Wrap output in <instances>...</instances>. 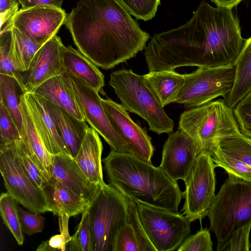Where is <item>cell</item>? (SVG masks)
I'll list each match as a JSON object with an SVG mask.
<instances>
[{
	"label": "cell",
	"instance_id": "obj_14",
	"mask_svg": "<svg viewBox=\"0 0 251 251\" xmlns=\"http://www.w3.org/2000/svg\"><path fill=\"white\" fill-rule=\"evenodd\" d=\"M197 155L193 140L178 129L171 133L164 143L159 167L173 180L185 182Z\"/></svg>",
	"mask_w": 251,
	"mask_h": 251
},
{
	"label": "cell",
	"instance_id": "obj_32",
	"mask_svg": "<svg viewBox=\"0 0 251 251\" xmlns=\"http://www.w3.org/2000/svg\"><path fill=\"white\" fill-rule=\"evenodd\" d=\"M19 161L24 172L37 187L42 189L50 178L45 174L29 154L23 139L16 144Z\"/></svg>",
	"mask_w": 251,
	"mask_h": 251
},
{
	"label": "cell",
	"instance_id": "obj_16",
	"mask_svg": "<svg viewBox=\"0 0 251 251\" xmlns=\"http://www.w3.org/2000/svg\"><path fill=\"white\" fill-rule=\"evenodd\" d=\"M61 38L56 35L46 42L34 56L26 72L25 83L28 92H32L48 79L63 71L60 48Z\"/></svg>",
	"mask_w": 251,
	"mask_h": 251
},
{
	"label": "cell",
	"instance_id": "obj_28",
	"mask_svg": "<svg viewBox=\"0 0 251 251\" xmlns=\"http://www.w3.org/2000/svg\"><path fill=\"white\" fill-rule=\"evenodd\" d=\"M12 20V19H11ZM11 20L7 22L0 31V74L15 78L26 91L24 77L16 68L13 53V37Z\"/></svg>",
	"mask_w": 251,
	"mask_h": 251
},
{
	"label": "cell",
	"instance_id": "obj_5",
	"mask_svg": "<svg viewBox=\"0 0 251 251\" xmlns=\"http://www.w3.org/2000/svg\"><path fill=\"white\" fill-rule=\"evenodd\" d=\"M109 85L127 111L140 116L158 134L173 132L174 123L167 114L144 75L122 69L110 74Z\"/></svg>",
	"mask_w": 251,
	"mask_h": 251
},
{
	"label": "cell",
	"instance_id": "obj_43",
	"mask_svg": "<svg viewBox=\"0 0 251 251\" xmlns=\"http://www.w3.org/2000/svg\"><path fill=\"white\" fill-rule=\"evenodd\" d=\"M251 226L238 229L230 238L223 251H249L250 244L249 234Z\"/></svg>",
	"mask_w": 251,
	"mask_h": 251
},
{
	"label": "cell",
	"instance_id": "obj_3",
	"mask_svg": "<svg viewBox=\"0 0 251 251\" xmlns=\"http://www.w3.org/2000/svg\"><path fill=\"white\" fill-rule=\"evenodd\" d=\"M102 161L109 184L129 200L178 213L182 192L159 166L132 153L112 150Z\"/></svg>",
	"mask_w": 251,
	"mask_h": 251
},
{
	"label": "cell",
	"instance_id": "obj_33",
	"mask_svg": "<svg viewBox=\"0 0 251 251\" xmlns=\"http://www.w3.org/2000/svg\"><path fill=\"white\" fill-rule=\"evenodd\" d=\"M216 167H221L228 175L251 182V166L216 151L210 152Z\"/></svg>",
	"mask_w": 251,
	"mask_h": 251
},
{
	"label": "cell",
	"instance_id": "obj_8",
	"mask_svg": "<svg viewBox=\"0 0 251 251\" xmlns=\"http://www.w3.org/2000/svg\"><path fill=\"white\" fill-rule=\"evenodd\" d=\"M61 75L75 95L85 121L103 137L111 150L133 154L107 116L99 92L84 80L67 71L63 70Z\"/></svg>",
	"mask_w": 251,
	"mask_h": 251
},
{
	"label": "cell",
	"instance_id": "obj_18",
	"mask_svg": "<svg viewBox=\"0 0 251 251\" xmlns=\"http://www.w3.org/2000/svg\"><path fill=\"white\" fill-rule=\"evenodd\" d=\"M51 155V176L90 203L99 185L87 178L72 156L63 153Z\"/></svg>",
	"mask_w": 251,
	"mask_h": 251
},
{
	"label": "cell",
	"instance_id": "obj_1",
	"mask_svg": "<svg viewBox=\"0 0 251 251\" xmlns=\"http://www.w3.org/2000/svg\"><path fill=\"white\" fill-rule=\"evenodd\" d=\"M246 40L232 9L214 7L202 0L188 22L158 34L157 47L169 70L215 67L233 64Z\"/></svg>",
	"mask_w": 251,
	"mask_h": 251
},
{
	"label": "cell",
	"instance_id": "obj_9",
	"mask_svg": "<svg viewBox=\"0 0 251 251\" xmlns=\"http://www.w3.org/2000/svg\"><path fill=\"white\" fill-rule=\"evenodd\" d=\"M234 75L233 64L199 68L184 75V82L175 102L192 108L205 104L220 97L224 99L232 89Z\"/></svg>",
	"mask_w": 251,
	"mask_h": 251
},
{
	"label": "cell",
	"instance_id": "obj_29",
	"mask_svg": "<svg viewBox=\"0 0 251 251\" xmlns=\"http://www.w3.org/2000/svg\"><path fill=\"white\" fill-rule=\"evenodd\" d=\"M12 32L15 67L21 73L26 72L35 54L44 44L35 42L13 26Z\"/></svg>",
	"mask_w": 251,
	"mask_h": 251
},
{
	"label": "cell",
	"instance_id": "obj_22",
	"mask_svg": "<svg viewBox=\"0 0 251 251\" xmlns=\"http://www.w3.org/2000/svg\"><path fill=\"white\" fill-rule=\"evenodd\" d=\"M45 100L59 135L71 156L75 157L89 127L86 121L78 120L58 106Z\"/></svg>",
	"mask_w": 251,
	"mask_h": 251
},
{
	"label": "cell",
	"instance_id": "obj_6",
	"mask_svg": "<svg viewBox=\"0 0 251 251\" xmlns=\"http://www.w3.org/2000/svg\"><path fill=\"white\" fill-rule=\"evenodd\" d=\"M178 129L193 141L198 154L211 151L221 139L241 134L233 109L224 99L192 107L180 116Z\"/></svg>",
	"mask_w": 251,
	"mask_h": 251
},
{
	"label": "cell",
	"instance_id": "obj_40",
	"mask_svg": "<svg viewBox=\"0 0 251 251\" xmlns=\"http://www.w3.org/2000/svg\"><path fill=\"white\" fill-rule=\"evenodd\" d=\"M132 226L137 239L139 251H156L150 242L140 222L137 209V203L129 200V220Z\"/></svg>",
	"mask_w": 251,
	"mask_h": 251
},
{
	"label": "cell",
	"instance_id": "obj_10",
	"mask_svg": "<svg viewBox=\"0 0 251 251\" xmlns=\"http://www.w3.org/2000/svg\"><path fill=\"white\" fill-rule=\"evenodd\" d=\"M136 203L140 222L156 251L176 250L190 232V220L179 213Z\"/></svg>",
	"mask_w": 251,
	"mask_h": 251
},
{
	"label": "cell",
	"instance_id": "obj_7",
	"mask_svg": "<svg viewBox=\"0 0 251 251\" xmlns=\"http://www.w3.org/2000/svg\"><path fill=\"white\" fill-rule=\"evenodd\" d=\"M129 200L111 185H99L88 206L92 251H114L119 230L129 220Z\"/></svg>",
	"mask_w": 251,
	"mask_h": 251
},
{
	"label": "cell",
	"instance_id": "obj_27",
	"mask_svg": "<svg viewBox=\"0 0 251 251\" xmlns=\"http://www.w3.org/2000/svg\"><path fill=\"white\" fill-rule=\"evenodd\" d=\"M27 92L14 78L0 74V102L8 110L24 136L23 119L20 111L21 96Z\"/></svg>",
	"mask_w": 251,
	"mask_h": 251
},
{
	"label": "cell",
	"instance_id": "obj_15",
	"mask_svg": "<svg viewBox=\"0 0 251 251\" xmlns=\"http://www.w3.org/2000/svg\"><path fill=\"white\" fill-rule=\"evenodd\" d=\"M101 101L112 124L131 148L133 154L151 163L154 148L147 132L131 119L122 104L108 98L102 99Z\"/></svg>",
	"mask_w": 251,
	"mask_h": 251
},
{
	"label": "cell",
	"instance_id": "obj_39",
	"mask_svg": "<svg viewBox=\"0 0 251 251\" xmlns=\"http://www.w3.org/2000/svg\"><path fill=\"white\" fill-rule=\"evenodd\" d=\"M177 251H212L213 244L209 229L201 228L196 234L187 237Z\"/></svg>",
	"mask_w": 251,
	"mask_h": 251
},
{
	"label": "cell",
	"instance_id": "obj_35",
	"mask_svg": "<svg viewBox=\"0 0 251 251\" xmlns=\"http://www.w3.org/2000/svg\"><path fill=\"white\" fill-rule=\"evenodd\" d=\"M70 251H92V234L89 224L88 207L82 213L80 222L70 242Z\"/></svg>",
	"mask_w": 251,
	"mask_h": 251
},
{
	"label": "cell",
	"instance_id": "obj_4",
	"mask_svg": "<svg viewBox=\"0 0 251 251\" xmlns=\"http://www.w3.org/2000/svg\"><path fill=\"white\" fill-rule=\"evenodd\" d=\"M207 216L210 229L223 251L240 228L251 226V182L228 175L214 199Z\"/></svg>",
	"mask_w": 251,
	"mask_h": 251
},
{
	"label": "cell",
	"instance_id": "obj_11",
	"mask_svg": "<svg viewBox=\"0 0 251 251\" xmlns=\"http://www.w3.org/2000/svg\"><path fill=\"white\" fill-rule=\"evenodd\" d=\"M216 166L210 152H200L190 174L185 182L182 192L185 201L182 211L190 221L201 220L207 216L215 197Z\"/></svg>",
	"mask_w": 251,
	"mask_h": 251
},
{
	"label": "cell",
	"instance_id": "obj_38",
	"mask_svg": "<svg viewBox=\"0 0 251 251\" xmlns=\"http://www.w3.org/2000/svg\"><path fill=\"white\" fill-rule=\"evenodd\" d=\"M233 111L241 132L251 138V91L237 103Z\"/></svg>",
	"mask_w": 251,
	"mask_h": 251
},
{
	"label": "cell",
	"instance_id": "obj_31",
	"mask_svg": "<svg viewBox=\"0 0 251 251\" xmlns=\"http://www.w3.org/2000/svg\"><path fill=\"white\" fill-rule=\"evenodd\" d=\"M18 201L8 192L0 196V212L2 220L17 243L22 245L24 237L18 213Z\"/></svg>",
	"mask_w": 251,
	"mask_h": 251
},
{
	"label": "cell",
	"instance_id": "obj_2",
	"mask_svg": "<svg viewBox=\"0 0 251 251\" xmlns=\"http://www.w3.org/2000/svg\"><path fill=\"white\" fill-rule=\"evenodd\" d=\"M64 25L77 50L106 70L135 57L150 37L118 0H79Z\"/></svg>",
	"mask_w": 251,
	"mask_h": 251
},
{
	"label": "cell",
	"instance_id": "obj_46",
	"mask_svg": "<svg viewBox=\"0 0 251 251\" xmlns=\"http://www.w3.org/2000/svg\"><path fill=\"white\" fill-rule=\"evenodd\" d=\"M218 7L232 9L243 0H211Z\"/></svg>",
	"mask_w": 251,
	"mask_h": 251
},
{
	"label": "cell",
	"instance_id": "obj_41",
	"mask_svg": "<svg viewBox=\"0 0 251 251\" xmlns=\"http://www.w3.org/2000/svg\"><path fill=\"white\" fill-rule=\"evenodd\" d=\"M18 208L19 220L24 233L28 235H32L42 232L45 220L42 215L30 211H25L19 206Z\"/></svg>",
	"mask_w": 251,
	"mask_h": 251
},
{
	"label": "cell",
	"instance_id": "obj_23",
	"mask_svg": "<svg viewBox=\"0 0 251 251\" xmlns=\"http://www.w3.org/2000/svg\"><path fill=\"white\" fill-rule=\"evenodd\" d=\"M24 95V94H23ZM21 97L20 111L23 119L24 136L30 156L47 176H52L51 155L46 149L31 117L24 95Z\"/></svg>",
	"mask_w": 251,
	"mask_h": 251
},
{
	"label": "cell",
	"instance_id": "obj_19",
	"mask_svg": "<svg viewBox=\"0 0 251 251\" xmlns=\"http://www.w3.org/2000/svg\"><path fill=\"white\" fill-rule=\"evenodd\" d=\"M48 204V211L69 217L82 213L90 202L77 195L53 176L42 189Z\"/></svg>",
	"mask_w": 251,
	"mask_h": 251
},
{
	"label": "cell",
	"instance_id": "obj_12",
	"mask_svg": "<svg viewBox=\"0 0 251 251\" xmlns=\"http://www.w3.org/2000/svg\"><path fill=\"white\" fill-rule=\"evenodd\" d=\"M16 143L0 147V172L7 192L32 212H48L42 190L33 183L21 165Z\"/></svg>",
	"mask_w": 251,
	"mask_h": 251
},
{
	"label": "cell",
	"instance_id": "obj_44",
	"mask_svg": "<svg viewBox=\"0 0 251 251\" xmlns=\"http://www.w3.org/2000/svg\"><path fill=\"white\" fill-rule=\"evenodd\" d=\"M18 0H0V27L11 20L18 11Z\"/></svg>",
	"mask_w": 251,
	"mask_h": 251
},
{
	"label": "cell",
	"instance_id": "obj_21",
	"mask_svg": "<svg viewBox=\"0 0 251 251\" xmlns=\"http://www.w3.org/2000/svg\"><path fill=\"white\" fill-rule=\"evenodd\" d=\"M60 52L63 70L82 79L102 95H105L103 89L104 75L97 66L71 46L62 43Z\"/></svg>",
	"mask_w": 251,
	"mask_h": 251
},
{
	"label": "cell",
	"instance_id": "obj_25",
	"mask_svg": "<svg viewBox=\"0 0 251 251\" xmlns=\"http://www.w3.org/2000/svg\"><path fill=\"white\" fill-rule=\"evenodd\" d=\"M233 65L235 68L233 84L230 92L224 99L226 104L232 109L251 91V36L246 40Z\"/></svg>",
	"mask_w": 251,
	"mask_h": 251
},
{
	"label": "cell",
	"instance_id": "obj_26",
	"mask_svg": "<svg viewBox=\"0 0 251 251\" xmlns=\"http://www.w3.org/2000/svg\"><path fill=\"white\" fill-rule=\"evenodd\" d=\"M144 77L163 107L176 102L185 80L175 70L149 72Z\"/></svg>",
	"mask_w": 251,
	"mask_h": 251
},
{
	"label": "cell",
	"instance_id": "obj_24",
	"mask_svg": "<svg viewBox=\"0 0 251 251\" xmlns=\"http://www.w3.org/2000/svg\"><path fill=\"white\" fill-rule=\"evenodd\" d=\"M32 93L56 104L78 120L85 121L75 95L61 74L44 82Z\"/></svg>",
	"mask_w": 251,
	"mask_h": 251
},
{
	"label": "cell",
	"instance_id": "obj_20",
	"mask_svg": "<svg viewBox=\"0 0 251 251\" xmlns=\"http://www.w3.org/2000/svg\"><path fill=\"white\" fill-rule=\"evenodd\" d=\"M102 150L98 133L89 127L79 151L74 157L87 178L99 185L104 182L101 159Z\"/></svg>",
	"mask_w": 251,
	"mask_h": 251
},
{
	"label": "cell",
	"instance_id": "obj_42",
	"mask_svg": "<svg viewBox=\"0 0 251 251\" xmlns=\"http://www.w3.org/2000/svg\"><path fill=\"white\" fill-rule=\"evenodd\" d=\"M114 251H139L134 228L129 222L118 231Z\"/></svg>",
	"mask_w": 251,
	"mask_h": 251
},
{
	"label": "cell",
	"instance_id": "obj_34",
	"mask_svg": "<svg viewBox=\"0 0 251 251\" xmlns=\"http://www.w3.org/2000/svg\"><path fill=\"white\" fill-rule=\"evenodd\" d=\"M0 147L10 145L22 140L20 131L4 105L0 102Z\"/></svg>",
	"mask_w": 251,
	"mask_h": 251
},
{
	"label": "cell",
	"instance_id": "obj_30",
	"mask_svg": "<svg viewBox=\"0 0 251 251\" xmlns=\"http://www.w3.org/2000/svg\"><path fill=\"white\" fill-rule=\"evenodd\" d=\"M219 151L251 166V138L242 133L218 140L210 151Z\"/></svg>",
	"mask_w": 251,
	"mask_h": 251
},
{
	"label": "cell",
	"instance_id": "obj_37",
	"mask_svg": "<svg viewBox=\"0 0 251 251\" xmlns=\"http://www.w3.org/2000/svg\"><path fill=\"white\" fill-rule=\"evenodd\" d=\"M59 225L60 234L51 237L49 240L42 242L37 249V251H51L66 250V245L72 240L69 233V220L70 217L59 215Z\"/></svg>",
	"mask_w": 251,
	"mask_h": 251
},
{
	"label": "cell",
	"instance_id": "obj_36",
	"mask_svg": "<svg viewBox=\"0 0 251 251\" xmlns=\"http://www.w3.org/2000/svg\"><path fill=\"white\" fill-rule=\"evenodd\" d=\"M128 12L137 19L144 21L153 18L160 0H118Z\"/></svg>",
	"mask_w": 251,
	"mask_h": 251
},
{
	"label": "cell",
	"instance_id": "obj_45",
	"mask_svg": "<svg viewBox=\"0 0 251 251\" xmlns=\"http://www.w3.org/2000/svg\"><path fill=\"white\" fill-rule=\"evenodd\" d=\"M22 9H27L38 6L61 8L63 0H18Z\"/></svg>",
	"mask_w": 251,
	"mask_h": 251
},
{
	"label": "cell",
	"instance_id": "obj_17",
	"mask_svg": "<svg viewBox=\"0 0 251 251\" xmlns=\"http://www.w3.org/2000/svg\"><path fill=\"white\" fill-rule=\"evenodd\" d=\"M31 117L46 149L50 154H71L59 135L46 100L32 92L24 95Z\"/></svg>",
	"mask_w": 251,
	"mask_h": 251
},
{
	"label": "cell",
	"instance_id": "obj_13",
	"mask_svg": "<svg viewBox=\"0 0 251 251\" xmlns=\"http://www.w3.org/2000/svg\"><path fill=\"white\" fill-rule=\"evenodd\" d=\"M67 14L61 8L38 6L21 9L11 20L13 27L39 44H44L57 34L65 24Z\"/></svg>",
	"mask_w": 251,
	"mask_h": 251
}]
</instances>
